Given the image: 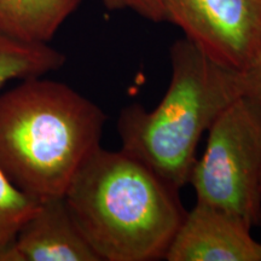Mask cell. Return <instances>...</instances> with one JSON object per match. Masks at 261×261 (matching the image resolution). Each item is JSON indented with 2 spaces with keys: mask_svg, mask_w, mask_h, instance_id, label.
Here are the masks:
<instances>
[{
  "mask_svg": "<svg viewBox=\"0 0 261 261\" xmlns=\"http://www.w3.org/2000/svg\"><path fill=\"white\" fill-rule=\"evenodd\" d=\"M106 121L96 103L68 85L21 80L0 94V169L33 200L64 197L100 146Z\"/></svg>",
  "mask_w": 261,
  "mask_h": 261,
  "instance_id": "6da1fadb",
  "label": "cell"
},
{
  "mask_svg": "<svg viewBox=\"0 0 261 261\" xmlns=\"http://www.w3.org/2000/svg\"><path fill=\"white\" fill-rule=\"evenodd\" d=\"M177 190L123 151L98 146L64 194L100 261L165 257L185 212Z\"/></svg>",
  "mask_w": 261,
  "mask_h": 261,
  "instance_id": "7a4b0ae2",
  "label": "cell"
},
{
  "mask_svg": "<svg viewBox=\"0 0 261 261\" xmlns=\"http://www.w3.org/2000/svg\"><path fill=\"white\" fill-rule=\"evenodd\" d=\"M171 64V83L158 107H126L117 132L121 150L179 191L190 180L202 135L241 93L237 71L218 64L187 38L172 45Z\"/></svg>",
  "mask_w": 261,
  "mask_h": 261,
  "instance_id": "3957f363",
  "label": "cell"
},
{
  "mask_svg": "<svg viewBox=\"0 0 261 261\" xmlns=\"http://www.w3.org/2000/svg\"><path fill=\"white\" fill-rule=\"evenodd\" d=\"M196 202L252 228L261 224V106L240 96L208 129L190 180Z\"/></svg>",
  "mask_w": 261,
  "mask_h": 261,
  "instance_id": "277c9868",
  "label": "cell"
},
{
  "mask_svg": "<svg viewBox=\"0 0 261 261\" xmlns=\"http://www.w3.org/2000/svg\"><path fill=\"white\" fill-rule=\"evenodd\" d=\"M166 21L227 69L246 70L261 51V0H161Z\"/></svg>",
  "mask_w": 261,
  "mask_h": 261,
  "instance_id": "5b68a950",
  "label": "cell"
},
{
  "mask_svg": "<svg viewBox=\"0 0 261 261\" xmlns=\"http://www.w3.org/2000/svg\"><path fill=\"white\" fill-rule=\"evenodd\" d=\"M168 261H261L250 228L224 212L196 202L169 244Z\"/></svg>",
  "mask_w": 261,
  "mask_h": 261,
  "instance_id": "8992f818",
  "label": "cell"
},
{
  "mask_svg": "<svg viewBox=\"0 0 261 261\" xmlns=\"http://www.w3.org/2000/svg\"><path fill=\"white\" fill-rule=\"evenodd\" d=\"M12 243L19 261H100L71 217L64 197L39 202Z\"/></svg>",
  "mask_w": 261,
  "mask_h": 261,
  "instance_id": "52a82bcc",
  "label": "cell"
},
{
  "mask_svg": "<svg viewBox=\"0 0 261 261\" xmlns=\"http://www.w3.org/2000/svg\"><path fill=\"white\" fill-rule=\"evenodd\" d=\"M84 0H0V33L48 44Z\"/></svg>",
  "mask_w": 261,
  "mask_h": 261,
  "instance_id": "ba28073f",
  "label": "cell"
},
{
  "mask_svg": "<svg viewBox=\"0 0 261 261\" xmlns=\"http://www.w3.org/2000/svg\"><path fill=\"white\" fill-rule=\"evenodd\" d=\"M64 62V55L48 44L17 40L0 33V90L11 81L44 76Z\"/></svg>",
  "mask_w": 261,
  "mask_h": 261,
  "instance_id": "9c48e42d",
  "label": "cell"
},
{
  "mask_svg": "<svg viewBox=\"0 0 261 261\" xmlns=\"http://www.w3.org/2000/svg\"><path fill=\"white\" fill-rule=\"evenodd\" d=\"M38 205V201L19 191L0 169V247L14 240Z\"/></svg>",
  "mask_w": 261,
  "mask_h": 261,
  "instance_id": "30bf717a",
  "label": "cell"
},
{
  "mask_svg": "<svg viewBox=\"0 0 261 261\" xmlns=\"http://www.w3.org/2000/svg\"><path fill=\"white\" fill-rule=\"evenodd\" d=\"M109 10H130L149 21H166L161 0H100Z\"/></svg>",
  "mask_w": 261,
  "mask_h": 261,
  "instance_id": "8fae6325",
  "label": "cell"
},
{
  "mask_svg": "<svg viewBox=\"0 0 261 261\" xmlns=\"http://www.w3.org/2000/svg\"><path fill=\"white\" fill-rule=\"evenodd\" d=\"M237 85L241 96L250 98L261 106V51L246 70L237 73Z\"/></svg>",
  "mask_w": 261,
  "mask_h": 261,
  "instance_id": "7c38bea8",
  "label": "cell"
}]
</instances>
